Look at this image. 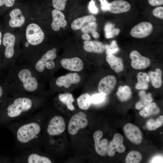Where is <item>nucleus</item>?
I'll return each instance as SVG.
<instances>
[{"instance_id":"nucleus-1","label":"nucleus","mask_w":163,"mask_h":163,"mask_svg":"<svg viewBox=\"0 0 163 163\" xmlns=\"http://www.w3.org/2000/svg\"><path fill=\"white\" fill-rule=\"evenodd\" d=\"M35 106L34 100L27 97H20L9 100L0 111V124L18 119L32 110Z\"/></svg>"},{"instance_id":"nucleus-2","label":"nucleus","mask_w":163,"mask_h":163,"mask_svg":"<svg viewBox=\"0 0 163 163\" xmlns=\"http://www.w3.org/2000/svg\"><path fill=\"white\" fill-rule=\"evenodd\" d=\"M41 129L38 120L30 121L17 128L16 132V139L22 144L29 143L37 139Z\"/></svg>"},{"instance_id":"nucleus-3","label":"nucleus","mask_w":163,"mask_h":163,"mask_svg":"<svg viewBox=\"0 0 163 163\" xmlns=\"http://www.w3.org/2000/svg\"><path fill=\"white\" fill-rule=\"evenodd\" d=\"M25 36L28 43L32 46L40 44L45 38L43 30L38 25L34 23L30 24L27 26L26 29Z\"/></svg>"},{"instance_id":"nucleus-4","label":"nucleus","mask_w":163,"mask_h":163,"mask_svg":"<svg viewBox=\"0 0 163 163\" xmlns=\"http://www.w3.org/2000/svg\"><path fill=\"white\" fill-rule=\"evenodd\" d=\"M56 51V49L53 48L43 54L35 63L34 67L36 71L41 73L44 71L45 68L49 70L53 69L55 66L53 60L57 56Z\"/></svg>"},{"instance_id":"nucleus-5","label":"nucleus","mask_w":163,"mask_h":163,"mask_svg":"<svg viewBox=\"0 0 163 163\" xmlns=\"http://www.w3.org/2000/svg\"><path fill=\"white\" fill-rule=\"evenodd\" d=\"M18 75L19 80L22 83L23 88L26 91L33 92L37 89L38 82L28 69H22L19 71Z\"/></svg>"},{"instance_id":"nucleus-6","label":"nucleus","mask_w":163,"mask_h":163,"mask_svg":"<svg viewBox=\"0 0 163 163\" xmlns=\"http://www.w3.org/2000/svg\"><path fill=\"white\" fill-rule=\"evenodd\" d=\"M88 124L86 114L83 112H78L73 115L69 120L68 132L71 135H75L80 129L85 128Z\"/></svg>"},{"instance_id":"nucleus-7","label":"nucleus","mask_w":163,"mask_h":163,"mask_svg":"<svg viewBox=\"0 0 163 163\" xmlns=\"http://www.w3.org/2000/svg\"><path fill=\"white\" fill-rule=\"evenodd\" d=\"M66 128L63 118L60 116H56L50 121L47 129L48 134L51 136H55L63 133Z\"/></svg>"},{"instance_id":"nucleus-8","label":"nucleus","mask_w":163,"mask_h":163,"mask_svg":"<svg viewBox=\"0 0 163 163\" xmlns=\"http://www.w3.org/2000/svg\"><path fill=\"white\" fill-rule=\"evenodd\" d=\"M153 29V25L151 23L142 22L134 26L131 30L130 34L134 38H144L150 35Z\"/></svg>"},{"instance_id":"nucleus-9","label":"nucleus","mask_w":163,"mask_h":163,"mask_svg":"<svg viewBox=\"0 0 163 163\" xmlns=\"http://www.w3.org/2000/svg\"><path fill=\"white\" fill-rule=\"evenodd\" d=\"M123 131L126 137L132 142L137 145L141 143L142 139V134L137 126L128 123L123 127Z\"/></svg>"},{"instance_id":"nucleus-10","label":"nucleus","mask_w":163,"mask_h":163,"mask_svg":"<svg viewBox=\"0 0 163 163\" xmlns=\"http://www.w3.org/2000/svg\"><path fill=\"white\" fill-rule=\"evenodd\" d=\"M117 79L113 75H108L101 79L100 81L98 90L100 93L105 96L110 94L115 88L117 84Z\"/></svg>"},{"instance_id":"nucleus-11","label":"nucleus","mask_w":163,"mask_h":163,"mask_svg":"<svg viewBox=\"0 0 163 163\" xmlns=\"http://www.w3.org/2000/svg\"><path fill=\"white\" fill-rule=\"evenodd\" d=\"M129 57L131 59V65L136 69H145L149 66L150 60L148 58L142 56L139 52L134 50L131 52Z\"/></svg>"},{"instance_id":"nucleus-12","label":"nucleus","mask_w":163,"mask_h":163,"mask_svg":"<svg viewBox=\"0 0 163 163\" xmlns=\"http://www.w3.org/2000/svg\"><path fill=\"white\" fill-rule=\"evenodd\" d=\"M15 41V36L12 33L7 32L4 34L2 40V43L5 47L4 56L7 59H10L14 55Z\"/></svg>"},{"instance_id":"nucleus-13","label":"nucleus","mask_w":163,"mask_h":163,"mask_svg":"<svg viewBox=\"0 0 163 163\" xmlns=\"http://www.w3.org/2000/svg\"><path fill=\"white\" fill-rule=\"evenodd\" d=\"M103 136L102 132L100 130H97L94 133L93 137L96 153L100 155L104 156L107 154L109 143L107 139H101Z\"/></svg>"},{"instance_id":"nucleus-14","label":"nucleus","mask_w":163,"mask_h":163,"mask_svg":"<svg viewBox=\"0 0 163 163\" xmlns=\"http://www.w3.org/2000/svg\"><path fill=\"white\" fill-rule=\"evenodd\" d=\"M123 138L120 134H114L112 140L109 144L107 154L110 157L113 156L116 152L121 153L125 150L126 148L123 143Z\"/></svg>"},{"instance_id":"nucleus-15","label":"nucleus","mask_w":163,"mask_h":163,"mask_svg":"<svg viewBox=\"0 0 163 163\" xmlns=\"http://www.w3.org/2000/svg\"><path fill=\"white\" fill-rule=\"evenodd\" d=\"M60 63L64 68L71 71L79 72L82 70L84 67L82 61L77 57L62 59Z\"/></svg>"},{"instance_id":"nucleus-16","label":"nucleus","mask_w":163,"mask_h":163,"mask_svg":"<svg viewBox=\"0 0 163 163\" xmlns=\"http://www.w3.org/2000/svg\"><path fill=\"white\" fill-rule=\"evenodd\" d=\"M80 81V76L78 73H69L58 78L56 81V84L59 87H64L68 88L72 84L78 83Z\"/></svg>"},{"instance_id":"nucleus-17","label":"nucleus","mask_w":163,"mask_h":163,"mask_svg":"<svg viewBox=\"0 0 163 163\" xmlns=\"http://www.w3.org/2000/svg\"><path fill=\"white\" fill-rule=\"evenodd\" d=\"M52 21L51 24L52 29L54 31H57L61 28L65 27L67 23L65 19V16L61 11L56 9L52 12Z\"/></svg>"},{"instance_id":"nucleus-18","label":"nucleus","mask_w":163,"mask_h":163,"mask_svg":"<svg viewBox=\"0 0 163 163\" xmlns=\"http://www.w3.org/2000/svg\"><path fill=\"white\" fill-rule=\"evenodd\" d=\"M130 4L123 0H116L109 3L108 11L113 14H119L128 11L131 9Z\"/></svg>"},{"instance_id":"nucleus-19","label":"nucleus","mask_w":163,"mask_h":163,"mask_svg":"<svg viewBox=\"0 0 163 163\" xmlns=\"http://www.w3.org/2000/svg\"><path fill=\"white\" fill-rule=\"evenodd\" d=\"M9 16L10 19L9 21V25L11 27H21L25 22V17L19 8H16L11 11Z\"/></svg>"},{"instance_id":"nucleus-20","label":"nucleus","mask_w":163,"mask_h":163,"mask_svg":"<svg viewBox=\"0 0 163 163\" xmlns=\"http://www.w3.org/2000/svg\"><path fill=\"white\" fill-rule=\"evenodd\" d=\"M83 48L87 52L98 54L103 53L105 50V45L96 40H85Z\"/></svg>"},{"instance_id":"nucleus-21","label":"nucleus","mask_w":163,"mask_h":163,"mask_svg":"<svg viewBox=\"0 0 163 163\" xmlns=\"http://www.w3.org/2000/svg\"><path fill=\"white\" fill-rule=\"evenodd\" d=\"M106 59L111 68L116 73L122 72L124 69V65L122 59L112 54H108Z\"/></svg>"},{"instance_id":"nucleus-22","label":"nucleus","mask_w":163,"mask_h":163,"mask_svg":"<svg viewBox=\"0 0 163 163\" xmlns=\"http://www.w3.org/2000/svg\"><path fill=\"white\" fill-rule=\"evenodd\" d=\"M96 18L92 15H88L78 18L75 20L71 24V27L74 30L82 29L86 24L95 22Z\"/></svg>"},{"instance_id":"nucleus-23","label":"nucleus","mask_w":163,"mask_h":163,"mask_svg":"<svg viewBox=\"0 0 163 163\" xmlns=\"http://www.w3.org/2000/svg\"><path fill=\"white\" fill-rule=\"evenodd\" d=\"M162 72L159 68H157L155 71L149 72L148 75L152 85L155 88H160L162 85Z\"/></svg>"},{"instance_id":"nucleus-24","label":"nucleus","mask_w":163,"mask_h":163,"mask_svg":"<svg viewBox=\"0 0 163 163\" xmlns=\"http://www.w3.org/2000/svg\"><path fill=\"white\" fill-rule=\"evenodd\" d=\"M160 111L159 108L155 102H151L147 105L141 110L139 114L144 118L158 114Z\"/></svg>"},{"instance_id":"nucleus-25","label":"nucleus","mask_w":163,"mask_h":163,"mask_svg":"<svg viewBox=\"0 0 163 163\" xmlns=\"http://www.w3.org/2000/svg\"><path fill=\"white\" fill-rule=\"evenodd\" d=\"M137 82L135 88L137 89L146 90L148 88V83L150 82L148 74L140 72L137 75Z\"/></svg>"},{"instance_id":"nucleus-26","label":"nucleus","mask_w":163,"mask_h":163,"mask_svg":"<svg viewBox=\"0 0 163 163\" xmlns=\"http://www.w3.org/2000/svg\"><path fill=\"white\" fill-rule=\"evenodd\" d=\"M140 100L136 104L135 108L137 110H140L151 103L153 99L150 93L146 94L143 91H141L139 93Z\"/></svg>"},{"instance_id":"nucleus-27","label":"nucleus","mask_w":163,"mask_h":163,"mask_svg":"<svg viewBox=\"0 0 163 163\" xmlns=\"http://www.w3.org/2000/svg\"><path fill=\"white\" fill-rule=\"evenodd\" d=\"M132 94L131 88L127 85L120 86L117 93L119 99L122 102H125L129 100L131 98Z\"/></svg>"},{"instance_id":"nucleus-28","label":"nucleus","mask_w":163,"mask_h":163,"mask_svg":"<svg viewBox=\"0 0 163 163\" xmlns=\"http://www.w3.org/2000/svg\"><path fill=\"white\" fill-rule=\"evenodd\" d=\"M77 102L80 109L87 110L90 107L91 103V96L88 93L82 94L77 98Z\"/></svg>"},{"instance_id":"nucleus-29","label":"nucleus","mask_w":163,"mask_h":163,"mask_svg":"<svg viewBox=\"0 0 163 163\" xmlns=\"http://www.w3.org/2000/svg\"><path fill=\"white\" fill-rule=\"evenodd\" d=\"M26 161L28 163H51L50 159L47 157L37 153L30 154L27 157Z\"/></svg>"},{"instance_id":"nucleus-30","label":"nucleus","mask_w":163,"mask_h":163,"mask_svg":"<svg viewBox=\"0 0 163 163\" xmlns=\"http://www.w3.org/2000/svg\"><path fill=\"white\" fill-rule=\"evenodd\" d=\"M59 100L62 103L66 105L69 110L73 111L75 109V107L72 103L74 100L72 95L69 93L60 94L58 95Z\"/></svg>"},{"instance_id":"nucleus-31","label":"nucleus","mask_w":163,"mask_h":163,"mask_svg":"<svg viewBox=\"0 0 163 163\" xmlns=\"http://www.w3.org/2000/svg\"><path fill=\"white\" fill-rule=\"evenodd\" d=\"M163 124V116H160L156 120H149L146 123V128L150 131L154 130L162 126Z\"/></svg>"},{"instance_id":"nucleus-32","label":"nucleus","mask_w":163,"mask_h":163,"mask_svg":"<svg viewBox=\"0 0 163 163\" xmlns=\"http://www.w3.org/2000/svg\"><path fill=\"white\" fill-rule=\"evenodd\" d=\"M97 24L95 22L89 23L82 28V31L84 33H91L92 36L95 38L99 37V34L96 31Z\"/></svg>"},{"instance_id":"nucleus-33","label":"nucleus","mask_w":163,"mask_h":163,"mask_svg":"<svg viewBox=\"0 0 163 163\" xmlns=\"http://www.w3.org/2000/svg\"><path fill=\"white\" fill-rule=\"evenodd\" d=\"M7 93L8 89L6 84L0 82V111L8 99Z\"/></svg>"},{"instance_id":"nucleus-34","label":"nucleus","mask_w":163,"mask_h":163,"mask_svg":"<svg viewBox=\"0 0 163 163\" xmlns=\"http://www.w3.org/2000/svg\"><path fill=\"white\" fill-rule=\"evenodd\" d=\"M142 158V155L139 152L133 151L127 154L126 158V162L127 163H138L141 161Z\"/></svg>"},{"instance_id":"nucleus-35","label":"nucleus","mask_w":163,"mask_h":163,"mask_svg":"<svg viewBox=\"0 0 163 163\" xmlns=\"http://www.w3.org/2000/svg\"><path fill=\"white\" fill-rule=\"evenodd\" d=\"M114 25L111 23L107 24L105 27L104 30L105 32V37L107 38L113 37L114 36L118 34L120 31V29L115 28Z\"/></svg>"},{"instance_id":"nucleus-36","label":"nucleus","mask_w":163,"mask_h":163,"mask_svg":"<svg viewBox=\"0 0 163 163\" xmlns=\"http://www.w3.org/2000/svg\"><path fill=\"white\" fill-rule=\"evenodd\" d=\"M105 46L107 54H112L118 52L119 50L116 42L115 40L113 41L110 45L106 44Z\"/></svg>"},{"instance_id":"nucleus-37","label":"nucleus","mask_w":163,"mask_h":163,"mask_svg":"<svg viewBox=\"0 0 163 163\" xmlns=\"http://www.w3.org/2000/svg\"><path fill=\"white\" fill-rule=\"evenodd\" d=\"M68 0H52V5L56 9L61 11L64 10Z\"/></svg>"},{"instance_id":"nucleus-38","label":"nucleus","mask_w":163,"mask_h":163,"mask_svg":"<svg viewBox=\"0 0 163 163\" xmlns=\"http://www.w3.org/2000/svg\"><path fill=\"white\" fill-rule=\"evenodd\" d=\"M105 96L100 93L94 94L91 97V102L95 104L101 103L104 100Z\"/></svg>"},{"instance_id":"nucleus-39","label":"nucleus","mask_w":163,"mask_h":163,"mask_svg":"<svg viewBox=\"0 0 163 163\" xmlns=\"http://www.w3.org/2000/svg\"><path fill=\"white\" fill-rule=\"evenodd\" d=\"M153 15L161 20L163 19V7L159 6L155 8L152 11Z\"/></svg>"},{"instance_id":"nucleus-40","label":"nucleus","mask_w":163,"mask_h":163,"mask_svg":"<svg viewBox=\"0 0 163 163\" xmlns=\"http://www.w3.org/2000/svg\"><path fill=\"white\" fill-rule=\"evenodd\" d=\"M88 9L93 14H96L98 12V9L95 5L94 0H91L88 4Z\"/></svg>"},{"instance_id":"nucleus-41","label":"nucleus","mask_w":163,"mask_h":163,"mask_svg":"<svg viewBox=\"0 0 163 163\" xmlns=\"http://www.w3.org/2000/svg\"><path fill=\"white\" fill-rule=\"evenodd\" d=\"M101 3V9L103 11H108L109 2L107 0H99Z\"/></svg>"},{"instance_id":"nucleus-42","label":"nucleus","mask_w":163,"mask_h":163,"mask_svg":"<svg viewBox=\"0 0 163 163\" xmlns=\"http://www.w3.org/2000/svg\"><path fill=\"white\" fill-rule=\"evenodd\" d=\"M149 4L152 6H157L162 5L163 0H148Z\"/></svg>"},{"instance_id":"nucleus-43","label":"nucleus","mask_w":163,"mask_h":163,"mask_svg":"<svg viewBox=\"0 0 163 163\" xmlns=\"http://www.w3.org/2000/svg\"><path fill=\"white\" fill-rule=\"evenodd\" d=\"M150 163H163V156L157 155L154 157L150 161Z\"/></svg>"},{"instance_id":"nucleus-44","label":"nucleus","mask_w":163,"mask_h":163,"mask_svg":"<svg viewBox=\"0 0 163 163\" xmlns=\"http://www.w3.org/2000/svg\"><path fill=\"white\" fill-rule=\"evenodd\" d=\"M14 0H5L4 4L7 7H11L14 5Z\"/></svg>"},{"instance_id":"nucleus-45","label":"nucleus","mask_w":163,"mask_h":163,"mask_svg":"<svg viewBox=\"0 0 163 163\" xmlns=\"http://www.w3.org/2000/svg\"><path fill=\"white\" fill-rule=\"evenodd\" d=\"M82 39L86 40H89L91 38V37L88 33H84L82 36Z\"/></svg>"},{"instance_id":"nucleus-46","label":"nucleus","mask_w":163,"mask_h":163,"mask_svg":"<svg viewBox=\"0 0 163 163\" xmlns=\"http://www.w3.org/2000/svg\"><path fill=\"white\" fill-rule=\"evenodd\" d=\"M2 33L0 31V47L2 43Z\"/></svg>"},{"instance_id":"nucleus-47","label":"nucleus","mask_w":163,"mask_h":163,"mask_svg":"<svg viewBox=\"0 0 163 163\" xmlns=\"http://www.w3.org/2000/svg\"><path fill=\"white\" fill-rule=\"evenodd\" d=\"M5 0H0V6H3L4 4Z\"/></svg>"},{"instance_id":"nucleus-48","label":"nucleus","mask_w":163,"mask_h":163,"mask_svg":"<svg viewBox=\"0 0 163 163\" xmlns=\"http://www.w3.org/2000/svg\"><path fill=\"white\" fill-rule=\"evenodd\" d=\"M2 67H3V64L0 62V74L1 72V69Z\"/></svg>"},{"instance_id":"nucleus-49","label":"nucleus","mask_w":163,"mask_h":163,"mask_svg":"<svg viewBox=\"0 0 163 163\" xmlns=\"http://www.w3.org/2000/svg\"><path fill=\"white\" fill-rule=\"evenodd\" d=\"M162 133L161 132V134Z\"/></svg>"}]
</instances>
